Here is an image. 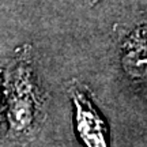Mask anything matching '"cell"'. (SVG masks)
Listing matches in <instances>:
<instances>
[{
  "label": "cell",
  "mask_w": 147,
  "mask_h": 147,
  "mask_svg": "<svg viewBox=\"0 0 147 147\" xmlns=\"http://www.w3.org/2000/svg\"><path fill=\"white\" fill-rule=\"evenodd\" d=\"M38 100L32 75L19 68L14 78L8 101V120L14 136H25L33 132L38 113Z\"/></svg>",
  "instance_id": "1"
},
{
  "label": "cell",
  "mask_w": 147,
  "mask_h": 147,
  "mask_svg": "<svg viewBox=\"0 0 147 147\" xmlns=\"http://www.w3.org/2000/svg\"><path fill=\"white\" fill-rule=\"evenodd\" d=\"M71 97L75 108L76 131L86 147H109L108 128L89 97L78 89H72Z\"/></svg>",
  "instance_id": "2"
},
{
  "label": "cell",
  "mask_w": 147,
  "mask_h": 147,
  "mask_svg": "<svg viewBox=\"0 0 147 147\" xmlns=\"http://www.w3.org/2000/svg\"><path fill=\"white\" fill-rule=\"evenodd\" d=\"M0 101H1V74H0Z\"/></svg>",
  "instance_id": "3"
}]
</instances>
